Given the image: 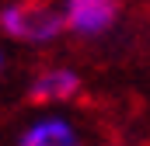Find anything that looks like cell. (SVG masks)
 <instances>
[{"label": "cell", "mask_w": 150, "mask_h": 146, "mask_svg": "<svg viewBox=\"0 0 150 146\" xmlns=\"http://www.w3.org/2000/svg\"><path fill=\"white\" fill-rule=\"evenodd\" d=\"M67 35L56 0H4L0 4V38L28 49H49Z\"/></svg>", "instance_id": "6da1fadb"}, {"label": "cell", "mask_w": 150, "mask_h": 146, "mask_svg": "<svg viewBox=\"0 0 150 146\" xmlns=\"http://www.w3.org/2000/svg\"><path fill=\"white\" fill-rule=\"evenodd\" d=\"M14 146H91V136L67 108H42L18 129Z\"/></svg>", "instance_id": "7a4b0ae2"}, {"label": "cell", "mask_w": 150, "mask_h": 146, "mask_svg": "<svg viewBox=\"0 0 150 146\" xmlns=\"http://www.w3.org/2000/svg\"><path fill=\"white\" fill-rule=\"evenodd\" d=\"M67 35L74 38H105L122 18V0H56Z\"/></svg>", "instance_id": "3957f363"}, {"label": "cell", "mask_w": 150, "mask_h": 146, "mask_svg": "<svg viewBox=\"0 0 150 146\" xmlns=\"http://www.w3.org/2000/svg\"><path fill=\"white\" fill-rule=\"evenodd\" d=\"M80 91H84V77L67 63L42 66L28 80V98L35 105H42V108H67L70 101L80 98Z\"/></svg>", "instance_id": "277c9868"}, {"label": "cell", "mask_w": 150, "mask_h": 146, "mask_svg": "<svg viewBox=\"0 0 150 146\" xmlns=\"http://www.w3.org/2000/svg\"><path fill=\"white\" fill-rule=\"evenodd\" d=\"M108 146H143V143H136V139H119V143H108Z\"/></svg>", "instance_id": "5b68a950"}, {"label": "cell", "mask_w": 150, "mask_h": 146, "mask_svg": "<svg viewBox=\"0 0 150 146\" xmlns=\"http://www.w3.org/2000/svg\"><path fill=\"white\" fill-rule=\"evenodd\" d=\"M4 66H7V56H4V45H0V73H4Z\"/></svg>", "instance_id": "8992f818"}]
</instances>
